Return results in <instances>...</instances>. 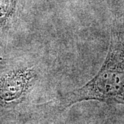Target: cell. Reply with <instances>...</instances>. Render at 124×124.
I'll list each match as a JSON object with an SVG mask.
<instances>
[{
  "label": "cell",
  "instance_id": "6da1fadb",
  "mask_svg": "<svg viewBox=\"0 0 124 124\" xmlns=\"http://www.w3.org/2000/svg\"><path fill=\"white\" fill-rule=\"evenodd\" d=\"M88 100L124 104V31L118 22L112 26L107 57L97 74L63 99L65 108Z\"/></svg>",
  "mask_w": 124,
  "mask_h": 124
},
{
  "label": "cell",
  "instance_id": "7a4b0ae2",
  "mask_svg": "<svg viewBox=\"0 0 124 124\" xmlns=\"http://www.w3.org/2000/svg\"><path fill=\"white\" fill-rule=\"evenodd\" d=\"M37 78L32 67L16 68L4 75L0 78V106H10L22 99Z\"/></svg>",
  "mask_w": 124,
  "mask_h": 124
},
{
  "label": "cell",
  "instance_id": "3957f363",
  "mask_svg": "<svg viewBox=\"0 0 124 124\" xmlns=\"http://www.w3.org/2000/svg\"><path fill=\"white\" fill-rule=\"evenodd\" d=\"M18 0H0V30L10 21L16 10Z\"/></svg>",
  "mask_w": 124,
  "mask_h": 124
}]
</instances>
